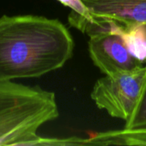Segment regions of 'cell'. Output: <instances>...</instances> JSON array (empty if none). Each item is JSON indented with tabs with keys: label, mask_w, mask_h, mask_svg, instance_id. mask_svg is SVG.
<instances>
[{
	"label": "cell",
	"mask_w": 146,
	"mask_h": 146,
	"mask_svg": "<svg viewBox=\"0 0 146 146\" xmlns=\"http://www.w3.org/2000/svg\"><path fill=\"white\" fill-rule=\"evenodd\" d=\"M74 42L57 19L40 15L0 17V82L38 78L73 56Z\"/></svg>",
	"instance_id": "6da1fadb"
},
{
	"label": "cell",
	"mask_w": 146,
	"mask_h": 146,
	"mask_svg": "<svg viewBox=\"0 0 146 146\" xmlns=\"http://www.w3.org/2000/svg\"><path fill=\"white\" fill-rule=\"evenodd\" d=\"M58 116L54 92L13 80L0 82V146L32 145L38 129Z\"/></svg>",
	"instance_id": "7a4b0ae2"
},
{
	"label": "cell",
	"mask_w": 146,
	"mask_h": 146,
	"mask_svg": "<svg viewBox=\"0 0 146 146\" xmlns=\"http://www.w3.org/2000/svg\"><path fill=\"white\" fill-rule=\"evenodd\" d=\"M146 86V64L134 70L104 75L95 83L91 98L101 110L115 118L131 119Z\"/></svg>",
	"instance_id": "3957f363"
},
{
	"label": "cell",
	"mask_w": 146,
	"mask_h": 146,
	"mask_svg": "<svg viewBox=\"0 0 146 146\" xmlns=\"http://www.w3.org/2000/svg\"><path fill=\"white\" fill-rule=\"evenodd\" d=\"M121 34L109 32L90 36V57L104 75L134 70L145 65L133 56Z\"/></svg>",
	"instance_id": "277c9868"
},
{
	"label": "cell",
	"mask_w": 146,
	"mask_h": 146,
	"mask_svg": "<svg viewBox=\"0 0 146 146\" xmlns=\"http://www.w3.org/2000/svg\"><path fill=\"white\" fill-rule=\"evenodd\" d=\"M94 16L126 26L146 24V0H82Z\"/></svg>",
	"instance_id": "5b68a950"
},
{
	"label": "cell",
	"mask_w": 146,
	"mask_h": 146,
	"mask_svg": "<svg viewBox=\"0 0 146 146\" xmlns=\"http://www.w3.org/2000/svg\"><path fill=\"white\" fill-rule=\"evenodd\" d=\"M87 145H146V131L123 130L110 131L95 134L86 139Z\"/></svg>",
	"instance_id": "8992f818"
},
{
	"label": "cell",
	"mask_w": 146,
	"mask_h": 146,
	"mask_svg": "<svg viewBox=\"0 0 146 146\" xmlns=\"http://www.w3.org/2000/svg\"><path fill=\"white\" fill-rule=\"evenodd\" d=\"M121 35L133 56L146 64V24L125 26Z\"/></svg>",
	"instance_id": "52a82bcc"
},
{
	"label": "cell",
	"mask_w": 146,
	"mask_h": 146,
	"mask_svg": "<svg viewBox=\"0 0 146 146\" xmlns=\"http://www.w3.org/2000/svg\"><path fill=\"white\" fill-rule=\"evenodd\" d=\"M126 129L146 131V86L143 97L133 116L125 124Z\"/></svg>",
	"instance_id": "ba28073f"
},
{
	"label": "cell",
	"mask_w": 146,
	"mask_h": 146,
	"mask_svg": "<svg viewBox=\"0 0 146 146\" xmlns=\"http://www.w3.org/2000/svg\"><path fill=\"white\" fill-rule=\"evenodd\" d=\"M65 6L71 9V12L83 19H92L93 15L90 13L86 6L83 3L82 0H57Z\"/></svg>",
	"instance_id": "9c48e42d"
}]
</instances>
